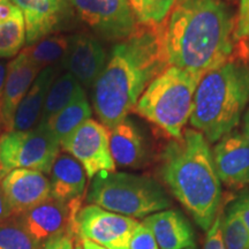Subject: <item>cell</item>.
I'll return each mask as SVG.
<instances>
[{
  "label": "cell",
  "instance_id": "obj_1",
  "mask_svg": "<svg viewBox=\"0 0 249 249\" xmlns=\"http://www.w3.org/2000/svg\"><path fill=\"white\" fill-rule=\"evenodd\" d=\"M163 26H140L112 49L110 58L93 85L96 114L110 130L134 111L148 86L169 67Z\"/></svg>",
  "mask_w": 249,
  "mask_h": 249
},
{
  "label": "cell",
  "instance_id": "obj_2",
  "mask_svg": "<svg viewBox=\"0 0 249 249\" xmlns=\"http://www.w3.org/2000/svg\"><path fill=\"white\" fill-rule=\"evenodd\" d=\"M235 20L222 0H177L164 23L169 66L205 75L231 59Z\"/></svg>",
  "mask_w": 249,
  "mask_h": 249
},
{
  "label": "cell",
  "instance_id": "obj_3",
  "mask_svg": "<svg viewBox=\"0 0 249 249\" xmlns=\"http://www.w3.org/2000/svg\"><path fill=\"white\" fill-rule=\"evenodd\" d=\"M160 177L195 223L208 232L219 213L222 188L203 134L186 129L181 138L171 141L161 154Z\"/></svg>",
  "mask_w": 249,
  "mask_h": 249
},
{
  "label": "cell",
  "instance_id": "obj_4",
  "mask_svg": "<svg viewBox=\"0 0 249 249\" xmlns=\"http://www.w3.org/2000/svg\"><path fill=\"white\" fill-rule=\"evenodd\" d=\"M248 102L249 66L230 59L202 77L189 121L208 142H218L235 128Z\"/></svg>",
  "mask_w": 249,
  "mask_h": 249
},
{
  "label": "cell",
  "instance_id": "obj_5",
  "mask_svg": "<svg viewBox=\"0 0 249 249\" xmlns=\"http://www.w3.org/2000/svg\"><path fill=\"white\" fill-rule=\"evenodd\" d=\"M203 76L176 66L166 67L144 90L134 112L171 138L180 139L191 120L196 89Z\"/></svg>",
  "mask_w": 249,
  "mask_h": 249
},
{
  "label": "cell",
  "instance_id": "obj_6",
  "mask_svg": "<svg viewBox=\"0 0 249 249\" xmlns=\"http://www.w3.org/2000/svg\"><path fill=\"white\" fill-rule=\"evenodd\" d=\"M87 201L135 219L167 210L172 205L167 193L154 179L116 171L93 177Z\"/></svg>",
  "mask_w": 249,
  "mask_h": 249
},
{
  "label": "cell",
  "instance_id": "obj_7",
  "mask_svg": "<svg viewBox=\"0 0 249 249\" xmlns=\"http://www.w3.org/2000/svg\"><path fill=\"white\" fill-rule=\"evenodd\" d=\"M60 142L45 124L29 130H11L0 136V181L18 169L50 174L60 154Z\"/></svg>",
  "mask_w": 249,
  "mask_h": 249
},
{
  "label": "cell",
  "instance_id": "obj_8",
  "mask_svg": "<svg viewBox=\"0 0 249 249\" xmlns=\"http://www.w3.org/2000/svg\"><path fill=\"white\" fill-rule=\"evenodd\" d=\"M139 222L107 211L95 204L81 208L75 218L74 234L82 240L95 242L107 249H128Z\"/></svg>",
  "mask_w": 249,
  "mask_h": 249
},
{
  "label": "cell",
  "instance_id": "obj_9",
  "mask_svg": "<svg viewBox=\"0 0 249 249\" xmlns=\"http://www.w3.org/2000/svg\"><path fill=\"white\" fill-rule=\"evenodd\" d=\"M60 147L80 161L90 180L101 172L116 171L110 150V130L91 118L62 140Z\"/></svg>",
  "mask_w": 249,
  "mask_h": 249
},
{
  "label": "cell",
  "instance_id": "obj_10",
  "mask_svg": "<svg viewBox=\"0 0 249 249\" xmlns=\"http://www.w3.org/2000/svg\"><path fill=\"white\" fill-rule=\"evenodd\" d=\"M81 20L108 40L128 38L138 28L128 0H68Z\"/></svg>",
  "mask_w": 249,
  "mask_h": 249
},
{
  "label": "cell",
  "instance_id": "obj_11",
  "mask_svg": "<svg viewBox=\"0 0 249 249\" xmlns=\"http://www.w3.org/2000/svg\"><path fill=\"white\" fill-rule=\"evenodd\" d=\"M80 209L81 201L65 203L49 197L15 218L31 238L43 247L55 236L65 233L74 234V224Z\"/></svg>",
  "mask_w": 249,
  "mask_h": 249
},
{
  "label": "cell",
  "instance_id": "obj_12",
  "mask_svg": "<svg viewBox=\"0 0 249 249\" xmlns=\"http://www.w3.org/2000/svg\"><path fill=\"white\" fill-rule=\"evenodd\" d=\"M213 158L219 180L231 188L249 185V139L245 134L230 133L214 145Z\"/></svg>",
  "mask_w": 249,
  "mask_h": 249
},
{
  "label": "cell",
  "instance_id": "obj_13",
  "mask_svg": "<svg viewBox=\"0 0 249 249\" xmlns=\"http://www.w3.org/2000/svg\"><path fill=\"white\" fill-rule=\"evenodd\" d=\"M0 186L14 216L26 213L51 197L50 179L39 171L13 170L1 179Z\"/></svg>",
  "mask_w": 249,
  "mask_h": 249
},
{
  "label": "cell",
  "instance_id": "obj_14",
  "mask_svg": "<svg viewBox=\"0 0 249 249\" xmlns=\"http://www.w3.org/2000/svg\"><path fill=\"white\" fill-rule=\"evenodd\" d=\"M107 61V52L101 43L85 34L71 37L68 52L62 60L71 75L86 87H93Z\"/></svg>",
  "mask_w": 249,
  "mask_h": 249
},
{
  "label": "cell",
  "instance_id": "obj_15",
  "mask_svg": "<svg viewBox=\"0 0 249 249\" xmlns=\"http://www.w3.org/2000/svg\"><path fill=\"white\" fill-rule=\"evenodd\" d=\"M20 9L26 26V43L34 44L51 35L66 17L67 0H9Z\"/></svg>",
  "mask_w": 249,
  "mask_h": 249
},
{
  "label": "cell",
  "instance_id": "obj_16",
  "mask_svg": "<svg viewBox=\"0 0 249 249\" xmlns=\"http://www.w3.org/2000/svg\"><path fill=\"white\" fill-rule=\"evenodd\" d=\"M40 71V68L31 64L20 53L7 64L1 104V124L6 132L13 130L14 118L18 105L21 104Z\"/></svg>",
  "mask_w": 249,
  "mask_h": 249
},
{
  "label": "cell",
  "instance_id": "obj_17",
  "mask_svg": "<svg viewBox=\"0 0 249 249\" xmlns=\"http://www.w3.org/2000/svg\"><path fill=\"white\" fill-rule=\"evenodd\" d=\"M143 223L151 230L160 249L195 247V233L182 213L167 209L145 217Z\"/></svg>",
  "mask_w": 249,
  "mask_h": 249
},
{
  "label": "cell",
  "instance_id": "obj_18",
  "mask_svg": "<svg viewBox=\"0 0 249 249\" xmlns=\"http://www.w3.org/2000/svg\"><path fill=\"white\" fill-rule=\"evenodd\" d=\"M87 173L79 160L70 154H59L50 172L51 197L70 203L82 201Z\"/></svg>",
  "mask_w": 249,
  "mask_h": 249
},
{
  "label": "cell",
  "instance_id": "obj_19",
  "mask_svg": "<svg viewBox=\"0 0 249 249\" xmlns=\"http://www.w3.org/2000/svg\"><path fill=\"white\" fill-rule=\"evenodd\" d=\"M59 68L49 66L39 71L33 86L28 90L24 98L18 105L14 118L13 130H29L37 126L42 116L43 107L50 87L57 79Z\"/></svg>",
  "mask_w": 249,
  "mask_h": 249
},
{
  "label": "cell",
  "instance_id": "obj_20",
  "mask_svg": "<svg viewBox=\"0 0 249 249\" xmlns=\"http://www.w3.org/2000/svg\"><path fill=\"white\" fill-rule=\"evenodd\" d=\"M110 150L116 166L130 169L141 167L147 155L142 135L127 118L110 129Z\"/></svg>",
  "mask_w": 249,
  "mask_h": 249
},
{
  "label": "cell",
  "instance_id": "obj_21",
  "mask_svg": "<svg viewBox=\"0 0 249 249\" xmlns=\"http://www.w3.org/2000/svg\"><path fill=\"white\" fill-rule=\"evenodd\" d=\"M90 117H91V107L87 99L85 90H82L66 107L58 112L48 123L40 124H45L54 134L59 142H61L76 128H79L86 120L90 119Z\"/></svg>",
  "mask_w": 249,
  "mask_h": 249
},
{
  "label": "cell",
  "instance_id": "obj_22",
  "mask_svg": "<svg viewBox=\"0 0 249 249\" xmlns=\"http://www.w3.org/2000/svg\"><path fill=\"white\" fill-rule=\"evenodd\" d=\"M71 37L65 35H50L45 38L28 45L20 54H22L28 61L35 65L40 70L53 66L55 62L64 60L70 48Z\"/></svg>",
  "mask_w": 249,
  "mask_h": 249
},
{
  "label": "cell",
  "instance_id": "obj_23",
  "mask_svg": "<svg viewBox=\"0 0 249 249\" xmlns=\"http://www.w3.org/2000/svg\"><path fill=\"white\" fill-rule=\"evenodd\" d=\"M81 83L68 71L57 77L50 87L38 124H45L67 107L82 91Z\"/></svg>",
  "mask_w": 249,
  "mask_h": 249
},
{
  "label": "cell",
  "instance_id": "obj_24",
  "mask_svg": "<svg viewBox=\"0 0 249 249\" xmlns=\"http://www.w3.org/2000/svg\"><path fill=\"white\" fill-rule=\"evenodd\" d=\"M177 0H128L130 8L140 26H163Z\"/></svg>",
  "mask_w": 249,
  "mask_h": 249
},
{
  "label": "cell",
  "instance_id": "obj_25",
  "mask_svg": "<svg viewBox=\"0 0 249 249\" xmlns=\"http://www.w3.org/2000/svg\"><path fill=\"white\" fill-rule=\"evenodd\" d=\"M26 44V26L20 9L8 20L0 23V58H9L20 53Z\"/></svg>",
  "mask_w": 249,
  "mask_h": 249
},
{
  "label": "cell",
  "instance_id": "obj_26",
  "mask_svg": "<svg viewBox=\"0 0 249 249\" xmlns=\"http://www.w3.org/2000/svg\"><path fill=\"white\" fill-rule=\"evenodd\" d=\"M222 235L226 249H249V231L232 204L223 214Z\"/></svg>",
  "mask_w": 249,
  "mask_h": 249
},
{
  "label": "cell",
  "instance_id": "obj_27",
  "mask_svg": "<svg viewBox=\"0 0 249 249\" xmlns=\"http://www.w3.org/2000/svg\"><path fill=\"white\" fill-rule=\"evenodd\" d=\"M0 249H43L15 217L0 223Z\"/></svg>",
  "mask_w": 249,
  "mask_h": 249
},
{
  "label": "cell",
  "instance_id": "obj_28",
  "mask_svg": "<svg viewBox=\"0 0 249 249\" xmlns=\"http://www.w3.org/2000/svg\"><path fill=\"white\" fill-rule=\"evenodd\" d=\"M128 249H160L151 230L144 223H139L129 242Z\"/></svg>",
  "mask_w": 249,
  "mask_h": 249
},
{
  "label": "cell",
  "instance_id": "obj_29",
  "mask_svg": "<svg viewBox=\"0 0 249 249\" xmlns=\"http://www.w3.org/2000/svg\"><path fill=\"white\" fill-rule=\"evenodd\" d=\"M235 42H249V0H240L239 13L236 15Z\"/></svg>",
  "mask_w": 249,
  "mask_h": 249
},
{
  "label": "cell",
  "instance_id": "obj_30",
  "mask_svg": "<svg viewBox=\"0 0 249 249\" xmlns=\"http://www.w3.org/2000/svg\"><path fill=\"white\" fill-rule=\"evenodd\" d=\"M223 213H218L213 225L208 230L207 238L204 242V249H226L222 235Z\"/></svg>",
  "mask_w": 249,
  "mask_h": 249
},
{
  "label": "cell",
  "instance_id": "obj_31",
  "mask_svg": "<svg viewBox=\"0 0 249 249\" xmlns=\"http://www.w3.org/2000/svg\"><path fill=\"white\" fill-rule=\"evenodd\" d=\"M43 249H75L73 246V234L65 233L60 234L43 246Z\"/></svg>",
  "mask_w": 249,
  "mask_h": 249
},
{
  "label": "cell",
  "instance_id": "obj_32",
  "mask_svg": "<svg viewBox=\"0 0 249 249\" xmlns=\"http://www.w3.org/2000/svg\"><path fill=\"white\" fill-rule=\"evenodd\" d=\"M232 205L249 231V193L241 195L238 200L233 202Z\"/></svg>",
  "mask_w": 249,
  "mask_h": 249
},
{
  "label": "cell",
  "instance_id": "obj_33",
  "mask_svg": "<svg viewBox=\"0 0 249 249\" xmlns=\"http://www.w3.org/2000/svg\"><path fill=\"white\" fill-rule=\"evenodd\" d=\"M12 216H14L13 211H12L11 205H9L4 192H2L1 186H0V223L8 219V218H11Z\"/></svg>",
  "mask_w": 249,
  "mask_h": 249
},
{
  "label": "cell",
  "instance_id": "obj_34",
  "mask_svg": "<svg viewBox=\"0 0 249 249\" xmlns=\"http://www.w3.org/2000/svg\"><path fill=\"white\" fill-rule=\"evenodd\" d=\"M18 7L14 4H12L11 1H5L0 4V23H2L4 21L8 20L15 13Z\"/></svg>",
  "mask_w": 249,
  "mask_h": 249
},
{
  "label": "cell",
  "instance_id": "obj_35",
  "mask_svg": "<svg viewBox=\"0 0 249 249\" xmlns=\"http://www.w3.org/2000/svg\"><path fill=\"white\" fill-rule=\"evenodd\" d=\"M6 74H7V65L2 60H0V124H1V104L2 96H4Z\"/></svg>",
  "mask_w": 249,
  "mask_h": 249
},
{
  "label": "cell",
  "instance_id": "obj_36",
  "mask_svg": "<svg viewBox=\"0 0 249 249\" xmlns=\"http://www.w3.org/2000/svg\"><path fill=\"white\" fill-rule=\"evenodd\" d=\"M80 245H81V247H82V249H107V248L102 247V246H98L97 244H95V242L89 241V240H82Z\"/></svg>",
  "mask_w": 249,
  "mask_h": 249
},
{
  "label": "cell",
  "instance_id": "obj_37",
  "mask_svg": "<svg viewBox=\"0 0 249 249\" xmlns=\"http://www.w3.org/2000/svg\"><path fill=\"white\" fill-rule=\"evenodd\" d=\"M244 134L249 139V108L245 116V133Z\"/></svg>",
  "mask_w": 249,
  "mask_h": 249
},
{
  "label": "cell",
  "instance_id": "obj_38",
  "mask_svg": "<svg viewBox=\"0 0 249 249\" xmlns=\"http://www.w3.org/2000/svg\"><path fill=\"white\" fill-rule=\"evenodd\" d=\"M75 249H82V247H81V245H76Z\"/></svg>",
  "mask_w": 249,
  "mask_h": 249
},
{
  "label": "cell",
  "instance_id": "obj_39",
  "mask_svg": "<svg viewBox=\"0 0 249 249\" xmlns=\"http://www.w3.org/2000/svg\"><path fill=\"white\" fill-rule=\"evenodd\" d=\"M5 1H8V0H0V4H1V2H5Z\"/></svg>",
  "mask_w": 249,
  "mask_h": 249
},
{
  "label": "cell",
  "instance_id": "obj_40",
  "mask_svg": "<svg viewBox=\"0 0 249 249\" xmlns=\"http://www.w3.org/2000/svg\"><path fill=\"white\" fill-rule=\"evenodd\" d=\"M186 249H196L195 247H192V248H186Z\"/></svg>",
  "mask_w": 249,
  "mask_h": 249
}]
</instances>
